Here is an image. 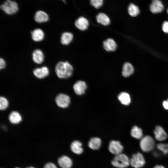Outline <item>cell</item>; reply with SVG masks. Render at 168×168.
<instances>
[{"label":"cell","instance_id":"cell-1","mask_svg":"<svg viewBox=\"0 0 168 168\" xmlns=\"http://www.w3.org/2000/svg\"><path fill=\"white\" fill-rule=\"evenodd\" d=\"M73 68L67 61H60L55 67V72L57 77L60 78H67L72 75Z\"/></svg>","mask_w":168,"mask_h":168},{"label":"cell","instance_id":"cell-2","mask_svg":"<svg viewBox=\"0 0 168 168\" xmlns=\"http://www.w3.org/2000/svg\"><path fill=\"white\" fill-rule=\"evenodd\" d=\"M111 163L113 166L117 168H126L130 165V159L126 155L121 153L115 155Z\"/></svg>","mask_w":168,"mask_h":168},{"label":"cell","instance_id":"cell-3","mask_svg":"<svg viewBox=\"0 0 168 168\" xmlns=\"http://www.w3.org/2000/svg\"><path fill=\"white\" fill-rule=\"evenodd\" d=\"M155 145L153 139L149 136L142 137L140 142V146L141 150L144 152H148L154 148Z\"/></svg>","mask_w":168,"mask_h":168},{"label":"cell","instance_id":"cell-4","mask_svg":"<svg viewBox=\"0 0 168 168\" xmlns=\"http://www.w3.org/2000/svg\"><path fill=\"white\" fill-rule=\"evenodd\" d=\"M1 8L7 14L12 15L16 13L18 10V5L15 2L7 0L1 6Z\"/></svg>","mask_w":168,"mask_h":168},{"label":"cell","instance_id":"cell-5","mask_svg":"<svg viewBox=\"0 0 168 168\" xmlns=\"http://www.w3.org/2000/svg\"><path fill=\"white\" fill-rule=\"evenodd\" d=\"M145 160L143 155L140 152L133 154L130 159V165L134 168H140L145 164Z\"/></svg>","mask_w":168,"mask_h":168},{"label":"cell","instance_id":"cell-6","mask_svg":"<svg viewBox=\"0 0 168 168\" xmlns=\"http://www.w3.org/2000/svg\"><path fill=\"white\" fill-rule=\"evenodd\" d=\"M55 102L57 105L61 108H65L67 107L70 103V98L67 95L60 93L56 97Z\"/></svg>","mask_w":168,"mask_h":168},{"label":"cell","instance_id":"cell-7","mask_svg":"<svg viewBox=\"0 0 168 168\" xmlns=\"http://www.w3.org/2000/svg\"><path fill=\"white\" fill-rule=\"evenodd\" d=\"M123 148V147L121 143L118 141H111L108 146L109 151L115 155L122 153Z\"/></svg>","mask_w":168,"mask_h":168},{"label":"cell","instance_id":"cell-8","mask_svg":"<svg viewBox=\"0 0 168 168\" xmlns=\"http://www.w3.org/2000/svg\"><path fill=\"white\" fill-rule=\"evenodd\" d=\"M34 75L39 79H43L47 77L49 74V68L46 66L36 68L33 70Z\"/></svg>","mask_w":168,"mask_h":168},{"label":"cell","instance_id":"cell-9","mask_svg":"<svg viewBox=\"0 0 168 168\" xmlns=\"http://www.w3.org/2000/svg\"><path fill=\"white\" fill-rule=\"evenodd\" d=\"M164 9V6L160 0H152L150 5V9L153 13L161 12Z\"/></svg>","mask_w":168,"mask_h":168},{"label":"cell","instance_id":"cell-10","mask_svg":"<svg viewBox=\"0 0 168 168\" xmlns=\"http://www.w3.org/2000/svg\"><path fill=\"white\" fill-rule=\"evenodd\" d=\"M58 163L61 168H71L72 165L71 159L68 156L63 155L58 159Z\"/></svg>","mask_w":168,"mask_h":168},{"label":"cell","instance_id":"cell-11","mask_svg":"<svg viewBox=\"0 0 168 168\" xmlns=\"http://www.w3.org/2000/svg\"><path fill=\"white\" fill-rule=\"evenodd\" d=\"M154 134L155 139L158 141H164L167 138V133L164 129L160 126L156 127L154 130Z\"/></svg>","mask_w":168,"mask_h":168},{"label":"cell","instance_id":"cell-12","mask_svg":"<svg viewBox=\"0 0 168 168\" xmlns=\"http://www.w3.org/2000/svg\"><path fill=\"white\" fill-rule=\"evenodd\" d=\"M87 88L86 83L82 81L77 82L73 86V89L75 93L78 95H81L85 92Z\"/></svg>","mask_w":168,"mask_h":168},{"label":"cell","instance_id":"cell-13","mask_svg":"<svg viewBox=\"0 0 168 168\" xmlns=\"http://www.w3.org/2000/svg\"><path fill=\"white\" fill-rule=\"evenodd\" d=\"M75 26L80 30L84 31L88 28L89 23L88 20L83 16L78 18L75 22Z\"/></svg>","mask_w":168,"mask_h":168},{"label":"cell","instance_id":"cell-14","mask_svg":"<svg viewBox=\"0 0 168 168\" xmlns=\"http://www.w3.org/2000/svg\"><path fill=\"white\" fill-rule=\"evenodd\" d=\"M103 47L106 51L108 52H113L117 49V44L113 39L109 38L103 41Z\"/></svg>","mask_w":168,"mask_h":168},{"label":"cell","instance_id":"cell-15","mask_svg":"<svg viewBox=\"0 0 168 168\" xmlns=\"http://www.w3.org/2000/svg\"><path fill=\"white\" fill-rule=\"evenodd\" d=\"M32 58L35 63L38 64H41L44 61V54L40 49H36L32 53Z\"/></svg>","mask_w":168,"mask_h":168},{"label":"cell","instance_id":"cell-16","mask_svg":"<svg viewBox=\"0 0 168 168\" xmlns=\"http://www.w3.org/2000/svg\"><path fill=\"white\" fill-rule=\"evenodd\" d=\"M31 37L33 40L35 42L42 41L44 37V33L43 31L40 28L35 29L31 32Z\"/></svg>","mask_w":168,"mask_h":168},{"label":"cell","instance_id":"cell-17","mask_svg":"<svg viewBox=\"0 0 168 168\" xmlns=\"http://www.w3.org/2000/svg\"><path fill=\"white\" fill-rule=\"evenodd\" d=\"M70 147L72 151L76 154H81L83 151L82 143L78 140L73 141L71 144Z\"/></svg>","mask_w":168,"mask_h":168},{"label":"cell","instance_id":"cell-18","mask_svg":"<svg viewBox=\"0 0 168 168\" xmlns=\"http://www.w3.org/2000/svg\"><path fill=\"white\" fill-rule=\"evenodd\" d=\"M134 71L133 66L128 62L125 63L123 67L122 75L123 77H127L132 75Z\"/></svg>","mask_w":168,"mask_h":168},{"label":"cell","instance_id":"cell-19","mask_svg":"<svg viewBox=\"0 0 168 168\" xmlns=\"http://www.w3.org/2000/svg\"><path fill=\"white\" fill-rule=\"evenodd\" d=\"M34 19L36 22L41 23L47 22L49 19V17L47 14L45 12L39 11L35 13Z\"/></svg>","mask_w":168,"mask_h":168},{"label":"cell","instance_id":"cell-20","mask_svg":"<svg viewBox=\"0 0 168 168\" xmlns=\"http://www.w3.org/2000/svg\"><path fill=\"white\" fill-rule=\"evenodd\" d=\"M101 141L98 137H93L90 139L88 142L89 147L92 150H96L99 149L101 146Z\"/></svg>","mask_w":168,"mask_h":168},{"label":"cell","instance_id":"cell-21","mask_svg":"<svg viewBox=\"0 0 168 168\" xmlns=\"http://www.w3.org/2000/svg\"><path fill=\"white\" fill-rule=\"evenodd\" d=\"M73 38V34L70 32H65L63 33L61 36L60 42L64 45H68L72 41Z\"/></svg>","mask_w":168,"mask_h":168},{"label":"cell","instance_id":"cell-22","mask_svg":"<svg viewBox=\"0 0 168 168\" xmlns=\"http://www.w3.org/2000/svg\"><path fill=\"white\" fill-rule=\"evenodd\" d=\"M8 119L11 123L17 124L21 122L22 117L21 114L17 111H12L9 114Z\"/></svg>","mask_w":168,"mask_h":168},{"label":"cell","instance_id":"cell-23","mask_svg":"<svg viewBox=\"0 0 168 168\" xmlns=\"http://www.w3.org/2000/svg\"><path fill=\"white\" fill-rule=\"evenodd\" d=\"M96 20L98 23L104 26L109 25L110 22L109 17L103 13H99L96 16Z\"/></svg>","mask_w":168,"mask_h":168},{"label":"cell","instance_id":"cell-24","mask_svg":"<svg viewBox=\"0 0 168 168\" xmlns=\"http://www.w3.org/2000/svg\"><path fill=\"white\" fill-rule=\"evenodd\" d=\"M118 99L123 105H128L131 102V98L129 95L127 93L123 92L120 93L118 96Z\"/></svg>","mask_w":168,"mask_h":168},{"label":"cell","instance_id":"cell-25","mask_svg":"<svg viewBox=\"0 0 168 168\" xmlns=\"http://www.w3.org/2000/svg\"><path fill=\"white\" fill-rule=\"evenodd\" d=\"M131 135L132 137L137 139H141L143 137L142 129L136 126H134L132 128Z\"/></svg>","mask_w":168,"mask_h":168},{"label":"cell","instance_id":"cell-26","mask_svg":"<svg viewBox=\"0 0 168 168\" xmlns=\"http://www.w3.org/2000/svg\"><path fill=\"white\" fill-rule=\"evenodd\" d=\"M128 12L130 16L133 17H135L139 14L140 11L138 6L133 3H131L128 7Z\"/></svg>","mask_w":168,"mask_h":168},{"label":"cell","instance_id":"cell-27","mask_svg":"<svg viewBox=\"0 0 168 168\" xmlns=\"http://www.w3.org/2000/svg\"><path fill=\"white\" fill-rule=\"evenodd\" d=\"M8 101L7 99L3 96L0 98V109L1 110H6L8 106Z\"/></svg>","mask_w":168,"mask_h":168},{"label":"cell","instance_id":"cell-28","mask_svg":"<svg viewBox=\"0 0 168 168\" xmlns=\"http://www.w3.org/2000/svg\"><path fill=\"white\" fill-rule=\"evenodd\" d=\"M157 147L164 154H166L168 153V144L160 143L157 145Z\"/></svg>","mask_w":168,"mask_h":168},{"label":"cell","instance_id":"cell-29","mask_svg":"<svg viewBox=\"0 0 168 168\" xmlns=\"http://www.w3.org/2000/svg\"><path fill=\"white\" fill-rule=\"evenodd\" d=\"M91 5L96 8L101 7L103 4V0H90Z\"/></svg>","mask_w":168,"mask_h":168},{"label":"cell","instance_id":"cell-30","mask_svg":"<svg viewBox=\"0 0 168 168\" xmlns=\"http://www.w3.org/2000/svg\"><path fill=\"white\" fill-rule=\"evenodd\" d=\"M162 30L165 33L168 34V21H164L162 25Z\"/></svg>","mask_w":168,"mask_h":168},{"label":"cell","instance_id":"cell-31","mask_svg":"<svg viewBox=\"0 0 168 168\" xmlns=\"http://www.w3.org/2000/svg\"><path fill=\"white\" fill-rule=\"evenodd\" d=\"M43 168H57V167L54 163L49 162L44 165Z\"/></svg>","mask_w":168,"mask_h":168},{"label":"cell","instance_id":"cell-32","mask_svg":"<svg viewBox=\"0 0 168 168\" xmlns=\"http://www.w3.org/2000/svg\"><path fill=\"white\" fill-rule=\"evenodd\" d=\"M6 63L4 60L2 58L0 59V68L2 69L4 68L6 66Z\"/></svg>","mask_w":168,"mask_h":168},{"label":"cell","instance_id":"cell-33","mask_svg":"<svg viewBox=\"0 0 168 168\" xmlns=\"http://www.w3.org/2000/svg\"><path fill=\"white\" fill-rule=\"evenodd\" d=\"M162 105L165 109L168 110V99L167 100H164L163 102Z\"/></svg>","mask_w":168,"mask_h":168},{"label":"cell","instance_id":"cell-34","mask_svg":"<svg viewBox=\"0 0 168 168\" xmlns=\"http://www.w3.org/2000/svg\"><path fill=\"white\" fill-rule=\"evenodd\" d=\"M154 168H165V167L162 165H157L154 166Z\"/></svg>","mask_w":168,"mask_h":168},{"label":"cell","instance_id":"cell-35","mask_svg":"<svg viewBox=\"0 0 168 168\" xmlns=\"http://www.w3.org/2000/svg\"><path fill=\"white\" fill-rule=\"evenodd\" d=\"M26 168H35L33 166H30V167H26Z\"/></svg>","mask_w":168,"mask_h":168},{"label":"cell","instance_id":"cell-36","mask_svg":"<svg viewBox=\"0 0 168 168\" xmlns=\"http://www.w3.org/2000/svg\"><path fill=\"white\" fill-rule=\"evenodd\" d=\"M167 14H168V9H167Z\"/></svg>","mask_w":168,"mask_h":168},{"label":"cell","instance_id":"cell-37","mask_svg":"<svg viewBox=\"0 0 168 168\" xmlns=\"http://www.w3.org/2000/svg\"><path fill=\"white\" fill-rule=\"evenodd\" d=\"M15 168H19V167H16Z\"/></svg>","mask_w":168,"mask_h":168},{"label":"cell","instance_id":"cell-38","mask_svg":"<svg viewBox=\"0 0 168 168\" xmlns=\"http://www.w3.org/2000/svg\"></svg>","mask_w":168,"mask_h":168}]
</instances>
